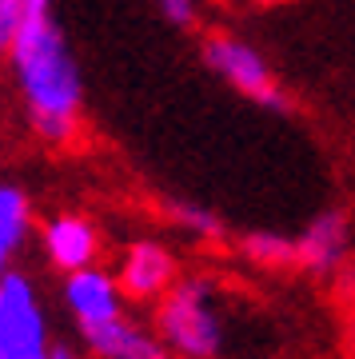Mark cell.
I'll list each match as a JSON object with an SVG mask.
<instances>
[{
  "instance_id": "6da1fadb",
  "label": "cell",
  "mask_w": 355,
  "mask_h": 359,
  "mask_svg": "<svg viewBox=\"0 0 355 359\" xmlns=\"http://www.w3.org/2000/svg\"><path fill=\"white\" fill-rule=\"evenodd\" d=\"M4 65L16 80L32 136L48 148H72L84 124V76L56 16H28Z\"/></svg>"
},
{
  "instance_id": "7a4b0ae2",
  "label": "cell",
  "mask_w": 355,
  "mask_h": 359,
  "mask_svg": "<svg viewBox=\"0 0 355 359\" xmlns=\"http://www.w3.org/2000/svg\"><path fill=\"white\" fill-rule=\"evenodd\" d=\"M152 308V327L176 359H224L228 320L220 304V283L212 276H180Z\"/></svg>"
},
{
  "instance_id": "3957f363",
  "label": "cell",
  "mask_w": 355,
  "mask_h": 359,
  "mask_svg": "<svg viewBox=\"0 0 355 359\" xmlns=\"http://www.w3.org/2000/svg\"><path fill=\"white\" fill-rule=\"evenodd\" d=\"M200 60L203 68L220 76L232 92H240L243 100L260 104L267 112H288L292 100L279 84L276 68L267 65V56L255 48L252 40H243L240 32H228V28H212L200 36Z\"/></svg>"
},
{
  "instance_id": "277c9868",
  "label": "cell",
  "mask_w": 355,
  "mask_h": 359,
  "mask_svg": "<svg viewBox=\"0 0 355 359\" xmlns=\"http://www.w3.org/2000/svg\"><path fill=\"white\" fill-rule=\"evenodd\" d=\"M52 332L40 287L25 268L0 276V359H48Z\"/></svg>"
},
{
  "instance_id": "5b68a950",
  "label": "cell",
  "mask_w": 355,
  "mask_h": 359,
  "mask_svg": "<svg viewBox=\"0 0 355 359\" xmlns=\"http://www.w3.org/2000/svg\"><path fill=\"white\" fill-rule=\"evenodd\" d=\"M116 280L124 287L128 304H156L180 280V259L164 240L140 236V240L124 244V252L116 259Z\"/></svg>"
},
{
  "instance_id": "8992f818",
  "label": "cell",
  "mask_w": 355,
  "mask_h": 359,
  "mask_svg": "<svg viewBox=\"0 0 355 359\" xmlns=\"http://www.w3.org/2000/svg\"><path fill=\"white\" fill-rule=\"evenodd\" d=\"M300 244V268L319 280H335L355 252V219L347 208H323L307 219V228L295 236Z\"/></svg>"
},
{
  "instance_id": "52a82bcc",
  "label": "cell",
  "mask_w": 355,
  "mask_h": 359,
  "mask_svg": "<svg viewBox=\"0 0 355 359\" xmlns=\"http://www.w3.org/2000/svg\"><path fill=\"white\" fill-rule=\"evenodd\" d=\"M36 236H40L44 259H48L60 276L100 264L104 236H100V228H96V219H88L84 212H52V216L40 224Z\"/></svg>"
},
{
  "instance_id": "ba28073f",
  "label": "cell",
  "mask_w": 355,
  "mask_h": 359,
  "mask_svg": "<svg viewBox=\"0 0 355 359\" xmlns=\"http://www.w3.org/2000/svg\"><path fill=\"white\" fill-rule=\"evenodd\" d=\"M60 295H64V308L68 316L76 320V327H96V323H108L124 311V287L116 280V271L92 264V268H80V271H68L60 283Z\"/></svg>"
},
{
  "instance_id": "9c48e42d",
  "label": "cell",
  "mask_w": 355,
  "mask_h": 359,
  "mask_svg": "<svg viewBox=\"0 0 355 359\" xmlns=\"http://www.w3.org/2000/svg\"><path fill=\"white\" fill-rule=\"evenodd\" d=\"M80 344L92 359H176L156 327H144L128 311L96 327H80Z\"/></svg>"
},
{
  "instance_id": "30bf717a",
  "label": "cell",
  "mask_w": 355,
  "mask_h": 359,
  "mask_svg": "<svg viewBox=\"0 0 355 359\" xmlns=\"http://www.w3.org/2000/svg\"><path fill=\"white\" fill-rule=\"evenodd\" d=\"M32 231H36V216H32L28 192L20 184L0 180V276L16 264Z\"/></svg>"
},
{
  "instance_id": "8fae6325",
  "label": "cell",
  "mask_w": 355,
  "mask_h": 359,
  "mask_svg": "<svg viewBox=\"0 0 355 359\" xmlns=\"http://www.w3.org/2000/svg\"><path fill=\"white\" fill-rule=\"evenodd\" d=\"M236 252L264 271L300 268V244H295V236H288V231H267V228L243 231L240 240H236Z\"/></svg>"
},
{
  "instance_id": "7c38bea8",
  "label": "cell",
  "mask_w": 355,
  "mask_h": 359,
  "mask_svg": "<svg viewBox=\"0 0 355 359\" xmlns=\"http://www.w3.org/2000/svg\"><path fill=\"white\" fill-rule=\"evenodd\" d=\"M164 216L172 228H180L192 240H220L224 236V219L212 212V208L196 204V200H168Z\"/></svg>"
},
{
  "instance_id": "4fadbf2b",
  "label": "cell",
  "mask_w": 355,
  "mask_h": 359,
  "mask_svg": "<svg viewBox=\"0 0 355 359\" xmlns=\"http://www.w3.org/2000/svg\"><path fill=\"white\" fill-rule=\"evenodd\" d=\"M156 13L160 20L180 32H192V28L200 25V0H156Z\"/></svg>"
},
{
  "instance_id": "5bb4252c",
  "label": "cell",
  "mask_w": 355,
  "mask_h": 359,
  "mask_svg": "<svg viewBox=\"0 0 355 359\" xmlns=\"http://www.w3.org/2000/svg\"><path fill=\"white\" fill-rule=\"evenodd\" d=\"M25 8L16 4V0H0V65L8 60V52H13L16 36H20V28H25Z\"/></svg>"
},
{
  "instance_id": "9a60e30c",
  "label": "cell",
  "mask_w": 355,
  "mask_h": 359,
  "mask_svg": "<svg viewBox=\"0 0 355 359\" xmlns=\"http://www.w3.org/2000/svg\"><path fill=\"white\" fill-rule=\"evenodd\" d=\"M20 8H25V16H40V13H52V0H16Z\"/></svg>"
},
{
  "instance_id": "2e32d148",
  "label": "cell",
  "mask_w": 355,
  "mask_h": 359,
  "mask_svg": "<svg viewBox=\"0 0 355 359\" xmlns=\"http://www.w3.org/2000/svg\"><path fill=\"white\" fill-rule=\"evenodd\" d=\"M48 359H88V355H80L76 347H68V344H52Z\"/></svg>"
},
{
  "instance_id": "e0dca14e",
  "label": "cell",
  "mask_w": 355,
  "mask_h": 359,
  "mask_svg": "<svg viewBox=\"0 0 355 359\" xmlns=\"http://www.w3.org/2000/svg\"><path fill=\"white\" fill-rule=\"evenodd\" d=\"M248 8H279V4H292V0H240Z\"/></svg>"
},
{
  "instance_id": "ac0fdd59",
  "label": "cell",
  "mask_w": 355,
  "mask_h": 359,
  "mask_svg": "<svg viewBox=\"0 0 355 359\" xmlns=\"http://www.w3.org/2000/svg\"><path fill=\"white\" fill-rule=\"evenodd\" d=\"M351 347H355V327H351Z\"/></svg>"
}]
</instances>
